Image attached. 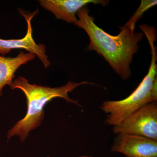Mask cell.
Segmentation results:
<instances>
[{"mask_svg":"<svg viewBox=\"0 0 157 157\" xmlns=\"http://www.w3.org/2000/svg\"><path fill=\"white\" fill-rule=\"evenodd\" d=\"M47 157H50L48 156H47Z\"/></svg>","mask_w":157,"mask_h":157,"instance_id":"obj_11","label":"cell"},{"mask_svg":"<svg viewBox=\"0 0 157 157\" xmlns=\"http://www.w3.org/2000/svg\"><path fill=\"white\" fill-rule=\"evenodd\" d=\"M109 1L104 0H40V6L50 11L57 19L64 21L68 23L76 24L78 10L89 4H101L106 6Z\"/></svg>","mask_w":157,"mask_h":157,"instance_id":"obj_7","label":"cell"},{"mask_svg":"<svg viewBox=\"0 0 157 157\" xmlns=\"http://www.w3.org/2000/svg\"><path fill=\"white\" fill-rule=\"evenodd\" d=\"M78 157H94L92 156L86 155H85L80 156H79Z\"/></svg>","mask_w":157,"mask_h":157,"instance_id":"obj_10","label":"cell"},{"mask_svg":"<svg viewBox=\"0 0 157 157\" xmlns=\"http://www.w3.org/2000/svg\"><path fill=\"white\" fill-rule=\"evenodd\" d=\"M157 4L156 0H142L139 8L125 25L128 27L132 30L135 31L136 24L142 17L144 13L147 10L155 6Z\"/></svg>","mask_w":157,"mask_h":157,"instance_id":"obj_9","label":"cell"},{"mask_svg":"<svg viewBox=\"0 0 157 157\" xmlns=\"http://www.w3.org/2000/svg\"><path fill=\"white\" fill-rule=\"evenodd\" d=\"M115 135H138L157 140V102L144 105L118 124L113 126Z\"/></svg>","mask_w":157,"mask_h":157,"instance_id":"obj_4","label":"cell"},{"mask_svg":"<svg viewBox=\"0 0 157 157\" xmlns=\"http://www.w3.org/2000/svg\"><path fill=\"white\" fill-rule=\"evenodd\" d=\"M36 56L34 54L20 52L14 57L0 55V97L2 95L3 88L6 85L10 86L18 68L33 60Z\"/></svg>","mask_w":157,"mask_h":157,"instance_id":"obj_8","label":"cell"},{"mask_svg":"<svg viewBox=\"0 0 157 157\" xmlns=\"http://www.w3.org/2000/svg\"><path fill=\"white\" fill-rule=\"evenodd\" d=\"M87 6L82 7L76 14L78 20L75 25L83 29L89 37L86 49L95 51L102 56L121 78L127 80L132 74L130 64L133 56L138 51V43L143 39L142 32L135 33L127 26L120 27L118 35L113 36L96 24L90 15Z\"/></svg>","mask_w":157,"mask_h":157,"instance_id":"obj_1","label":"cell"},{"mask_svg":"<svg viewBox=\"0 0 157 157\" xmlns=\"http://www.w3.org/2000/svg\"><path fill=\"white\" fill-rule=\"evenodd\" d=\"M19 13L24 17L27 24V31L24 38L21 39H0V55L4 56L14 49H24L29 52L34 54L38 57L45 68L51 64L46 55V46L43 44H38L35 42L33 36L32 21L35 15L39 13V9L33 12H26L22 9H18Z\"/></svg>","mask_w":157,"mask_h":157,"instance_id":"obj_5","label":"cell"},{"mask_svg":"<svg viewBox=\"0 0 157 157\" xmlns=\"http://www.w3.org/2000/svg\"><path fill=\"white\" fill-rule=\"evenodd\" d=\"M86 84L95 85L86 81L79 82L69 81L65 85L52 88L31 84L27 78L22 76L14 79L10 87L12 90H21L25 94L27 111L25 116L9 130L7 134L8 140L14 136H17L21 141L23 142L31 131L41 125L45 117L44 107L48 102L54 98H62L68 103L80 106L78 101L70 98L68 94L78 86Z\"/></svg>","mask_w":157,"mask_h":157,"instance_id":"obj_2","label":"cell"},{"mask_svg":"<svg viewBox=\"0 0 157 157\" xmlns=\"http://www.w3.org/2000/svg\"><path fill=\"white\" fill-rule=\"evenodd\" d=\"M111 151L126 157H157V140L138 135L117 134Z\"/></svg>","mask_w":157,"mask_h":157,"instance_id":"obj_6","label":"cell"},{"mask_svg":"<svg viewBox=\"0 0 157 157\" xmlns=\"http://www.w3.org/2000/svg\"><path fill=\"white\" fill-rule=\"evenodd\" d=\"M144 34L151 48V60L148 72L135 90L128 97L119 101H104L101 106L107 114L104 123L108 125H116L135 111L146 104L157 100V53L155 42L157 33L147 30Z\"/></svg>","mask_w":157,"mask_h":157,"instance_id":"obj_3","label":"cell"}]
</instances>
